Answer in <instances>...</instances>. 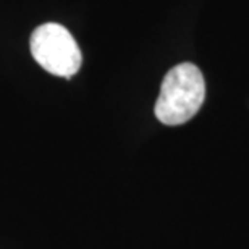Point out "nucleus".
Segmentation results:
<instances>
[{
    "label": "nucleus",
    "instance_id": "obj_1",
    "mask_svg": "<svg viewBox=\"0 0 249 249\" xmlns=\"http://www.w3.org/2000/svg\"><path fill=\"white\" fill-rule=\"evenodd\" d=\"M206 97V83L196 65L180 63L165 74L156 102V117L163 124H183L201 108Z\"/></svg>",
    "mask_w": 249,
    "mask_h": 249
},
{
    "label": "nucleus",
    "instance_id": "obj_2",
    "mask_svg": "<svg viewBox=\"0 0 249 249\" xmlns=\"http://www.w3.org/2000/svg\"><path fill=\"white\" fill-rule=\"evenodd\" d=\"M29 49L34 60L55 76L71 78L81 68L83 55L76 41L58 23H46L34 29Z\"/></svg>",
    "mask_w": 249,
    "mask_h": 249
}]
</instances>
